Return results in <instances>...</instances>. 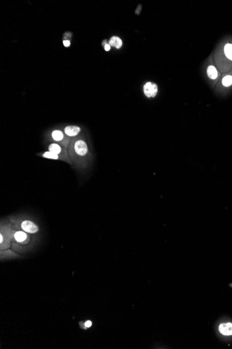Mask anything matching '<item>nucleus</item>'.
Wrapping results in <instances>:
<instances>
[{
    "mask_svg": "<svg viewBox=\"0 0 232 349\" xmlns=\"http://www.w3.org/2000/svg\"><path fill=\"white\" fill-rule=\"evenodd\" d=\"M158 91V87L156 84L148 82L144 86V93L148 98L156 96Z\"/></svg>",
    "mask_w": 232,
    "mask_h": 349,
    "instance_id": "f03ea898",
    "label": "nucleus"
},
{
    "mask_svg": "<svg viewBox=\"0 0 232 349\" xmlns=\"http://www.w3.org/2000/svg\"><path fill=\"white\" fill-rule=\"evenodd\" d=\"M49 151H51L52 153H56V154L58 155L60 154L61 153V148L59 145L57 144H51L50 146H49Z\"/></svg>",
    "mask_w": 232,
    "mask_h": 349,
    "instance_id": "9d476101",
    "label": "nucleus"
},
{
    "mask_svg": "<svg viewBox=\"0 0 232 349\" xmlns=\"http://www.w3.org/2000/svg\"><path fill=\"white\" fill-rule=\"evenodd\" d=\"M63 45L65 47H69L70 45V41L68 40H65L63 41Z\"/></svg>",
    "mask_w": 232,
    "mask_h": 349,
    "instance_id": "4468645a",
    "label": "nucleus"
},
{
    "mask_svg": "<svg viewBox=\"0 0 232 349\" xmlns=\"http://www.w3.org/2000/svg\"><path fill=\"white\" fill-rule=\"evenodd\" d=\"M14 237L18 242L21 243L27 239V235L23 232V231H18V232L15 234Z\"/></svg>",
    "mask_w": 232,
    "mask_h": 349,
    "instance_id": "6e6552de",
    "label": "nucleus"
},
{
    "mask_svg": "<svg viewBox=\"0 0 232 349\" xmlns=\"http://www.w3.org/2000/svg\"><path fill=\"white\" fill-rule=\"evenodd\" d=\"M219 330L222 334L226 336L232 335V324L227 323V324H223L219 327Z\"/></svg>",
    "mask_w": 232,
    "mask_h": 349,
    "instance_id": "39448f33",
    "label": "nucleus"
},
{
    "mask_svg": "<svg viewBox=\"0 0 232 349\" xmlns=\"http://www.w3.org/2000/svg\"><path fill=\"white\" fill-rule=\"evenodd\" d=\"M73 149L74 154L80 158L85 157L88 153L87 144L82 139H78L74 143Z\"/></svg>",
    "mask_w": 232,
    "mask_h": 349,
    "instance_id": "f257e3e1",
    "label": "nucleus"
},
{
    "mask_svg": "<svg viewBox=\"0 0 232 349\" xmlns=\"http://www.w3.org/2000/svg\"><path fill=\"white\" fill-rule=\"evenodd\" d=\"M51 136H52V138H53L55 141H57V142H60L63 139V134L62 133L61 130H54L51 133Z\"/></svg>",
    "mask_w": 232,
    "mask_h": 349,
    "instance_id": "1a4fd4ad",
    "label": "nucleus"
},
{
    "mask_svg": "<svg viewBox=\"0 0 232 349\" xmlns=\"http://www.w3.org/2000/svg\"><path fill=\"white\" fill-rule=\"evenodd\" d=\"M109 45H111V46L116 47L117 49H119V48H120L121 47H122V41L119 37H113L111 38L110 39Z\"/></svg>",
    "mask_w": 232,
    "mask_h": 349,
    "instance_id": "423d86ee",
    "label": "nucleus"
},
{
    "mask_svg": "<svg viewBox=\"0 0 232 349\" xmlns=\"http://www.w3.org/2000/svg\"><path fill=\"white\" fill-rule=\"evenodd\" d=\"M22 229L26 231V232H28L30 234L35 233L38 231V227L37 225H35L34 223H33L32 222L29 220L24 221L22 223Z\"/></svg>",
    "mask_w": 232,
    "mask_h": 349,
    "instance_id": "7ed1b4c3",
    "label": "nucleus"
},
{
    "mask_svg": "<svg viewBox=\"0 0 232 349\" xmlns=\"http://www.w3.org/2000/svg\"><path fill=\"white\" fill-rule=\"evenodd\" d=\"M224 53L227 58L232 60V44H227L225 45Z\"/></svg>",
    "mask_w": 232,
    "mask_h": 349,
    "instance_id": "9b49d317",
    "label": "nucleus"
},
{
    "mask_svg": "<svg viewBox=\"0 0 232 349\" xmlns=\"http://www.w3.org/2000/svg\"><path fill=\"white\" fill-rule=\"evenodd\" d=\"M85 325H86V328H89V327H90L91 325H92V322H91L90 321H88L86 322Z\"/></svg>",
    "mask_w": 232,
    "mask_h": 349,
    "instance_id": "2eb2a0df",
    "label": "nucleus"
},
{
    "mask_svg": "<svg viewBox=\"0 0 232 349\" xmlns=\"http://www.w3.org/2000/svg\"><path fill=\"white\" fill-rule=\"evenodd\" d=\"M207 75L212 80L216 79L218 77V71L214 66H210L207 68Z\"/></svg>",
    "mask_w": 232,
    "mask_h": 349,
    "instance_id": "0eeeda50",
    "label": "nucleus"
},
{
    "mask_svg": "<svg viewBox=\"0 0 232 349\" xmlns=\"http://www.w3.org/2000/svg\"><path fill=\"white\" fill-rule=\"evenodd\" d=\"M80 132V128L76 126H68L65 127V132L67 135L70 137L77 136Z\"/></svg>",
    "mask_w": 232,
    "mask_h": 349,
    "instance_id": "20e7f679",
    "label": "nucleus"
},
{
    "mask_svg": "<svg viewBox=\"0 0 232 349\" xmlns=\"http://www.w3.org/2000/svg\"><path fill=\"white\" fill-rule=\"evenodd\" d=\"M104 49H105L106 51H109L111 50V45L109 44H106L104 45Z\"/></svg>",
    "mask_w": 232,
    "mask_h": 349,
    "instance_id": "dca6fc26",
    "label": "nucleus"
},
{
    "mask_svg": "<svg viewBox=\"0 0 232 349\" xmlns=\"http://www.w3.org/2000/svg\"><path fill=\"white\" fill-rule=\"evenodd\" d=\"M0 242H1V243L3 242V236H2V235L0 236Z\"/></svg>",
    "mask_w": 232,
    "mask_h": 349,
    "instance_id": "f3484780",
    "label": "nucleus"
},
{
    "mask_svg": "<svg viewBox=\"0 0 232 349\" xmlns=\"http://www.w3.org/2000/svg\"><path fill=\"white\" fill-rule=\"evenodd\" d=\"M43 157L48 159H52V160H58L59 158V157H58V155L57 154H56V153H52L51 151L45 152L43 154Z\"/></svg>",
    "mask_w": 232,
    "mask_h": 349,
    "instance_id": "f8f14e48",
    "label": "nucleus"
},
{
    "mask_svg": "<svg viewBox=\"0 0 232 349\" xmlns=\"http://www.w3.org/2000/svg\"><path fill=\"white\" fill-rule=\"evenodd\" d=\"M223 84L225 87H229L232 84V76H225L223 80Z\"/></svg>",
    "mask_w": 232,
    "mask_h": 349,
    "instance_id": "ddd939ff",
    "label": "nucleus"
}]
</instances>
